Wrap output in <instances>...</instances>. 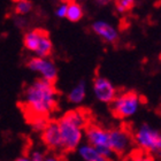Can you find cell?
Segmentation results:
<instances>
[{"label": "cell", "instance_id": "10", "mask_svg": "<svg viewBox=\"0 0 161 161\" xmlns=\"http://www.w3.org/2000/svg\"><path fill=\"white\" fill-rule=\"evenodd\" d=\"M92 30L97 36H99L104 42L108 44H114L119 39L118 29L113 24L108 23L106 21H96L92 24Z\"/></svg>", "mask_w": 161, "mask_h": 161}, {"label": "cell", "instance_id": "1", "mask_svg": "<svg viewBox=\"0 0 161 161\" xmlns=\"http://www.w3.org/2000/svg\"><path fill=\"white\" fill-rule=\"evenodd\" d=\"M24 105L30 121L39 116L47 118L58 105V92L53 82L43 77L35 80L25 90Z\"/></svg>", "mask_w": 161, "mask_h": 161}, {"label": "cell", "instance_id": "17", "mask_svg": "<svg viewBox=\"0 0 161 161\" xmlns=\"http://www.w3.org/2000/svg\"><path fill=\"white\" fill-rule=\"evenodd\" d=\"M32 8V5H31L30 1L28 0H22V1H19L16 3V7H15V13L21 14V15H24V14L29 13Z\"/></svg>", "mask_w": 161, "mask_h": 161}, {"label": "cell", "instance_id": "18", "mask_svg": "<svg viewBox=\"0 0 161 161\" xmlns=\"http://www.w3.org/2000/svg\"><path fill=\"white\" fill-rule=\"evenodd\" d=\"M67 12H68V3H61L60 6L58 7L55 10L58 17H67Z\"/></svg>", "mask_w": 161, "mask_h": 161}, {"label": "cell", "instance_id": "8", "mask_svg": "<svg viewBox=\"0 0 161 161\" xmlns=\"http://www.w3.org/2000/svg\"><path fill=\"white\" fill-rule=\"evenodd\" d=\"M43 142L51 150H61L62 151V139L59 121H48L46 128L42 135Z\"/></svg>", "mask_w": 161, "mask_h": 161}, {"label": "cell", "instance_id": "20", "mask_svg": "<svg viewBox=\"0 0 161 161\" xmlns=\"http://www.w3.org/2000/svg\"><path fill=\"white\" fill-rule=\"evenodd\" d=\"M96 1H97V3L101 5V6H105V5H108V3H111L112 0H96Z\"/></svg>", "mask_w": 161, "mask_h": 161}, {"label": "cell", "instance_id": "13", "mask_svg": "<svg viewBox=\"0 0 161 161\" xmlns=\"http://www.w3.org/2000/svg\"><path fill=\"white\" fill-rule=\"evenodd\" d=\"M85 94H86V85L82 80L74 89H71V91L68 94V100L70 101L71 104H80L84 100Z\"/></svg>", "mask_w": 161, "mask_h": 161}, {"label": "cell", "instance_id": "9", "mask_svg": "<svg viewBox=\"0 0 161 161\" xmlns=\"http://www.w3.org/2000/svg\"><path fill=\"white\" fill-rule=\"evenodd\" d=\"M85 137L87 143L97 148L103 146H109V131L99 125L90 124L85 128Z\"/></svg>", "mask_w": 161, "mask_h": 161}, {"label": "cell", "instance_id": "5", "mask_svg": "<svg viewBox=\"0 0 161 161\" xmlns=\"http://www.w3.org/2000/svg\"><path fill=\"white\" fill-rule=\"evenodd\" d=\"M109 146L116 155H123L131 150L132 136L124 128H115L109 130Z\"/></svg>", "mask_w": 161, "mask_h": 161}, {"label": "cell", "instance_id": "2", "mask_svg": "<svg viewBox=\"0 0 161 161\" xmlns=\"http://www.w3.org/2000/svg\"><path fill=\"white\" fill-rule=\"evenodd\" d=\"M134 142L138 147L161 159V132L148 124H143L134 135Z\"/></svg>", "mask_w": 161, "mask_h": 161}, {"label": "cell", "instance_id": "14", "mask_svg": "<svg viewBox=\"0 0 161 161\" xmlns=\"http://www.w3.org/2000/svg\"><path fill=\"white\" fill-rule=\"evenodd\" d=\"M52 50H53L52 42H51L50 37H48V34L45 31L44 35L42 36V39H40L39 45H38V48L36 50L35 53L37 54V57L47 58L51 53H52Z\"/></svg>", "mask_w": 161, "mask_h": 161}, {"label": "cell", "instance_id": "15", "mask_svg": "<svg viewBox=\"0 0 161 161\" xmlns=\"http://www.w3.org/2000/svg\"><path fill=\"white\" fill-rule=\"evenodd\" d=\"M83 16V9L82 7L75 1L68 3V12H67V19L71 22H77Z\"/></svg>", "mask_w": 161, "mask_h": 161}, {"label": "cell", "instance_id": "11", "mask_svg": "<svg viewBox=\"0 0 161 161\" xmlns=\"http://www.w3.org/2000/svg\"><path fill=\"white\" fill-rule=\"evenodd\" d=\"M78 154L85 161H105V158L99 153L96 146L90 143L78 146Z\"/></svg>", "mask_w": 161, "mask_h": 161}, {"label": "cell", "instance_id": "4", "mask_svg": "<svg viewBox=\"0 0 161 161\" xmlns=\"http://www.w3.org/2000/svg\"><path fill=\"white\" fill-rule=\"evenodd\" d=\"M59 124H60L61 139H62V151H75L80 145V142L83 138L84 128L71 122L64 115L60 119Z\"/></svg>", "mask_w": 161, "mask_h": 161}, {"label": "cell", "instance_id": "12", "mask_svg": "<svg viewBox=\"0 0 161 161\" xmlns=\"http://www.w3.org/2000/svg\"><path fill=\"white\" fill-rule=\"evenodd\" d=\"M45 31L42 30V29H37V30L30 31L28 32L25 36H24V47L29 51H32V52H36V50L38 48V45L40 43V39H42V36L44 35Z\"/></svg>", "mask_w": 161, "mask_h": 161}, {"label": "cell", "instance_id": "7", "mask_svg": "<svg viewBox=\"0 0 161 161\" xmlns=\"http://www.w3.org/2000/svg\"><path fill=\"white\" fill-rule=\"evenodd\" d=\"M93 93L94 97L101 103L111 104L114 100V98L118 96L116 89L112 84L111 80L103 76H98L93 80Z\"/></svg>", "mask_w": 161, "mask_h": 161}, {"label": "cell", "instance_id": "21", "mask_svg": "<svg viewBox=\"0 0 161 161\" xmlns=\"http://www.w3.org/2000/svg\"><path fill=\"white\" fill-rule=\"evenodd\" d=\"M13 1H16V3H19V1H22V0H13Z\"/></svg>", "mask_w": 161, "mask_h": 161}, {"label": "cell", "instance_id": "16", "mask_svg": "<svg viewBox=\"0 0 161 161\" xmlns=\"http://www.w3.org/2000/svg\"><path fill=\"white\" fill-rule=\"evenodd\" d=\"M136 0H115V7L119 13H125L132 8Z\"/></svg>", "mask_w": 161, "mask_h": 161}, {"label": "cell", "instance_id": "6", "mask_svg": "<svg viewBox=\"0 0 161 161\" xmlns=\"http://www.w3.org/2000/svg\"><path fill=\"white\" fill-rule=\"evenodd\" d=\"M28 68L32 71L40 73L42 77L45 80H48L51 82H55L58 77V70L55 64L47 58H32L28 61Z\"/></svg>", "mask_w": 161, "mask_h": 161}, {"label": "cell", "instance_id": "3", "mask_svg": "<svg viewBox=\"0 0 161 161\" xmlns=\"http://www.w3.org/2000/svg\"><path fill=\"white\" fill-rule=\"evenodd\" d=\"M142 106V98L136 92H124L118 94L111 103L113 114L119 119L134 116Z\"/></svg>", "mask_w": 161, "mask_h": 161}, {"label": "cell", "instance_id": "19", "mask_svg": "<svg viewBox=\"0 0 161 161\" xmlns=\"http://www.w3.org/2000/svg\"><path fill=\"white\" fill-rule=\"evenodd\" d=\"M31 160L32 161H43V160H45V155H44L42 152L36 151L31 154Z\"/></svg>", "mask_w": 161, "mask_h": 161}]
</instances>
